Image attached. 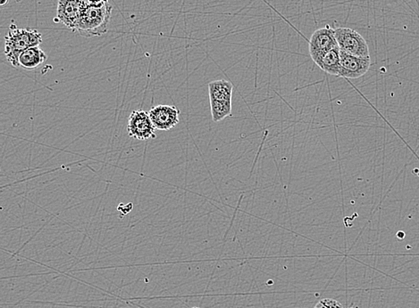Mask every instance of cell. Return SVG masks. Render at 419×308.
I'll return each instance as SVG.
<instances>
[{
  "label": "cell",
  "instance_id": "6da1fadb",
  "mask_svg": "<svg viewBox=\"0 0 419 308\" xmlns=\"http://www.w3.org/2000/svg\"><path fill=\"white\" fill-rule=\"evenodd\" d=\"M43 43V35L33 29H21L11 24L5 38V54L6 59L15 68L19 66V56L28 48L40 46Z\"/></svg>",
  "mask_w": 419,
  "mask_h": 308
},
{
  "label": "cell",
  "instance_id": "7a4b0ae2",
  "mask_svg": "<svg viewBox=\"0 0 419 308\" xmlns=\"http://www.w3.org/2000/svg\"><path fill=\"white\" fill-rule=\"evenodd\" d=\"M112 11L110 2L101 6L88 5L73 32L85 38L101 36L108 30Z\"/></svg>",
  "mask_w": 419,
  "mask_h": 308
},
{
  "label": "cell",
  "instance_id": "3957f363",
  "mask_svg": "<svg viewBox=\"0 0 419 308\" xmlns=\"http://www.w3.org/2000/svg\"><path fill=\"white\" fill-rule=\"evenodd\" d=\"M337 47H339L335 29L328 24L313 32L309 40V52L316 66L321 62L326 53Z\"/></svg>",
  "mask_w": 419,
  "mask_h": 308
},
{
  "label": "cell",
  "instance_id": "277c9868",
  "mask_svg": "<svg viewBox=\"0 0 419 308\" xmlns=\"http://www.w3.org/2000/svg\"><path fill=\"white\" fill-rule=\"evenodd\" d=\"M335 35L339 48L344 52L357 56H370L369 45L359 32L351 28L338 27L335 29Z\"/></svg>",
  "mask_w": 419,
  "mask_h": 308
},
{
  "label": "cell",
  "instance_id": "5b68a950",
  "mask_svg": "<svg viewBox=\"0 0 419 308\" xmlns=\"http://www.w3.org/2000/svg\"><path fill=\"white\" fill-rule=\"evenodd\" d=\"M156 128L149 112L143 110L133 111L128 118L127 133L132 139L147 141L156 139Z\"/></svg>",
  "mask_w": 419,
  "mask_h": 308
},
{
  "label": "cell",
  "instance_id": "8992f818",
  "mask_svg": "<svg viewBox=\"0 0 419 308\" xmlns=\"http://www.w3.org/2000/svg\"><path fill=\"white\" fill-rule=\"evenodd\" d=\"M88 5L87 0H59L57 19L70 30L75 31Z\"/></svg>",
  "mask_w": 419,
  "mask_h": 308
},
{
  "label": "cell",
  "instance_id": "52a82bcc",
  "mask_svg": "<svg viewBox=\"0 0 419 308\" xmlns=\"http://www.w3.org/2000/svg\"><path fill=\"white\" fill-rule=\"evenodd\" d=\"M181 111L175 105H159L149 111L150 120L156 130L168 131L177 126L180 123Z\"/></svg>",
  "mask_w": 419,
  "mask_h": 308
},
{
  "label": "cell",
  "instance_id": "ba28073f",
  "mask_svg": "<svg viewBox=\"0 0 419 308\" xmlns=\"http://www.w3.org/2000/svg\"><path fill=\"white\" fill-rule=\"evenodd\" d=\"M370 66V56H353L341 50V70L339 77L344 79H359L369 72Z\"/></svg>",
  "mask_w": 419,
  "mask_h": 308
},
{
  "label": "cell",
  "instance_id": "9c48e42d",
  "mask_svg": "<svg viewBox=\"0 0 419 308\" xmlns=\"http://www.w3.org/2000/svg\"><path fill=\"white\" fill-rule=\"evenodd\" d=\"M47 54L40 46L28 48L19 56V66L27 70L37 69L46 62Z\"/></svg>",
  "mask_w": 419,
  "mask_h": 308
},
{
  "label": "cell",
  "instance_id": "30bf717a",
  "mask_svg": "<svg viewBox=\"0 0 419 308\" xmlns=\"http://www.w3.org/2000/svg\"><path fill=\"white\" fill-rule=\"evenodd\" d=\"M233 86L226 79L215 80L209 84L210 100L232 102Z\"/></svg>",
  "mask_w": 419,
  "mask_h": 308
},
{
  "label": "cell",
  "instance_id": "8fae6325",
  "mask_svg": "<svg viewBox=\"0 0 419 308\" xmlns=\"http://www.w3.org/2000/svg\"><path fill=\"white\" fill-rule=\"evenodd\" d=\"M320 69L324 70L328 75L332 76L340 75L341 70V49L339 47L334 48L326 53L318 66Z\"/></svg>",
  "mask_w": 419,
  "mask_h": 308
},
{
  "label": "cell",
  "instance_id": "7c38bea8",
  "mask_svg": "<svg viewBox=\"0 0 419 308\" xmlns=\"http://www.w3.org/2000/svg\"><path fill=\"white\" fill-rule=\"evenodd\" d=\"M210 102L211 115L215 123H219L232 114V102L212 101Z\"/></svg>",
  "mask_w": 419,
  "mask_h": 308
},
{
  "label": "cell",
  "instance_id": "4fadbf2b",
  "mask_svg": "<svg viewBox=\"0 0 419 308\" xmlns=\"http://www.w3.org/2000/svg\"><path fill=\"white\" fill-rule=\"evenodd\" d=\"M314 308H344L340 302L332 298H324L316 305Z\"/></svg>",
  "mask_w": 419,
  "mask_h": 308
},
{
  "label": "cell",
  "instance_id": "5bb4252c",
  "mask_svg": "<svg viewBox=\"0 0 419 308\" xmlns=\"http://www.w3.org/2000/svg\"><path fill=\"white\" fill-rule=\"evenodd\" d=\"M89 5L91 6H101L108 2V0H87Z\"/></svg>",
  "mask_w": 419,
  "mask_h": 308
},
{
  "label": "cell",
  "instance_id": "9a60e30c",
  "mask_svg": "<svg viewBox=\"0 0 419 308\" xmlns=\"http://www.w3.org/2000/svg\"><path fill=\"white\" fill-rule=\"evenodd\" d=\"M8 2H9V0H1V2H0V4H1L2 6H4L6 4H8Z\"/></svg>",
  "mask_w": 419,
  "mask_h": 308
},
{
  "label": "cell",
  "instance_id": "2e32d148",
  "mask_svg": "<svg viewBox=\"0 0 419 308\" xmlns=\"http://www.w3.org/2000/svg\"><path fill=\"white\" fill-rule=\"evenodd\" d=\"M350 308H354V307H350Z\"/></svg>",
  "mask_w": 419,
  "mask_h": 308
}]
</instances>
